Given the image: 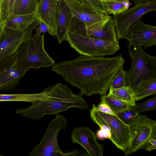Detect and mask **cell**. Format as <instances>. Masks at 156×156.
<instances>
[{
    "label": "cell",
    "mask_w": 156,
    "mask_h": 156,
    "mask_svg": "<svg viewBox=\"0 0 156 156\" xmlns=\"http://www.w3.org/2000/svg\"><path fill=\"white\" fill-rule=\"evenodd\" d=\"M78 0L91 10L106 15L103 1L102 0Z\"/></svg>",
    "instance_id": "27"
},
{
    "label": "cell",
    "mask_w": 156,
    "mask_h": 156,
    "mask_svg": "<svg viewBox=\"0 0 156 156\" xmlns=\"http://www.w3.org/2000/svg\"><path fill=\"white\" fill-rule=\"evenodd\" d=\"M28 70L16 63L0 71V90L7 91L15 88Z\"/></svg>",
    "instance_id": "16"
},
{
    "label": "cell",
    "mask_w": 156,
    "mask_h": 156,
    "mask_svg": "<svg viewBox=\"0 0 156 156\" xmlns=\"http://www.w3.org/2000/svg\"><path fill=\"white\" fill-rule=\"evenodd\" d=\"M106 15L117 14L124 12L129 7V0H108L103 1Z\"/></svg>",
    "instance_id": "22"
},
{
    "label": "cell",
    "mask_w": 156,
    "mask_h": 156,
    "mask_svg": "<svg viewBox=\"0 0 156 156\" xmlns=\"http://www.w3.org/2000/svg\"><path fill=\"white\" fill-rule=\"evenodd\" d=\"M101 100L104 101L116 115L122 112L133 108L130 104L111 95H103Z\"/></svg>",
    "instance_id": "23"
},
{
    "label": "cell",
    "mask_w": 156,
    "mask_h": 156,
    "mask_svg": "<svg viewBox=\"0 0 156 156\" xmlns=\"http://www.w3.org/2000/svg\"><path fill=\"white\" fill-rule=\"evenodd\" d=\"M38 19L35 11L24 15L13 14L4 19L5 27L11 28L21 31H26Z\"/></svg>",
    "instance_id": "18"
},
{
    "label": "cell",
    "mask_w": 156,
    "mask_h": 156,
    "mask_svg": "<svg viewBox=\"0 0 156 156\" xmlns=\"http://www.w3.org/2000/svg\"><path fill=\"white\" fill-rule=\"evenodd\" d=\"M126 39L128 41L127 48L140 46L146 48L155 45L156 27L144 23L140 18L131 26Z\"/></svg>",
    "instance_id": "11"
},
{
    "label": "cell",
    "mask_w": 156,
    "mask_h": 156,
    "mask_svg": "<svg viewBox=\"0 0 156 156\" xmlns=\"http://www.w3.org/2000/svg\"><path fill=\"white\" fill-rule=\"evenodd\" d=\"M90 111L91 119L99 126L104 137L110 140L118 148L124 152L129 139V125L118 116L99 111L94 104Z\"/></svg>",
    "instance_id": "5"
},
{
    "label": "cell",
    "mask_w": 156,
    "mask_h": 156,
    "mask_svg": "<svg viewBox=\"0 0 156 156\" xmlns=\"http://www.w3.org/2000/svg\"><path fill=\"white\" fill-rule=\"evenodd\" d=\"M38 0H16L13 14L24 15L35 12Z\"/></svg>",
    "instance_id": "24"
},
{
    "label": "cell",
    "mask_w": 156,
    "mask_h": 156,
    "mask_svg": "<svg viewBox=\"0 0 156 156\" xmlns=\"http://www.w3.org/2000/svg\"><path fill=\"white\" fill-rule=\"evenodd\" d=\"M138 114L135 112L133 108L119 113L117 115L119 119L124 123L128 125Z\"/></svg>",
    "instance_id": "29"
},
{
    "label": "cell",
    "mask_w": 156,
    "mask_h": 156,
    "mask_svg": "<svg viewBox=\"0 0 156 156\" xmlns=\"http://www.w3.org/2000/svg\"><path fill=\"white\" fill-rule=\"evenodd\" d=\"M135 112L139 114L143 112L155 110L156 109V97L148 99L145 101L140 103L136 104L133 107Z\"/></svg>",
    "instance_id": "25"
},
{
    "label": "cell",
    "mask_w": 156,
    "mask_h": 156,
    "mask_svg": "<svg viewBox=\"0 0 156 156\" xmlns=\"http://www.w3.org/2000/svg\"><path fill=\"white\" fill-rule=\"evenodd\" d=\"M64 0L73 16L82 22L84 27L100 22L108 15L91 10L78 0Z\"/></svg>",
    "instance_id": "15"
},
{
    "label": "cell",
    "mask_w": 156,
    "mask_h": 156,
    "mask_svg": "<svg viewBox=\"0 0 156 156\" xmlns=\"http://www.w3.org/2000/svg\"><path fill=\"white\" fill-rule=\"evenodd\" d=\"M47 126L45 133L41 141L31 151L29 156H83L84 151L75 149L71 151H62L58 144V136L61 129L65 130L68 120L61 114L55 115Z\"/></svg>",
    "instance_id": "3"
},
{
    "label": "cell",
    "mask_w": 156,
    "mask_h": 156,
    "mask_svg": "<svg viewBox=\"0 0 156 156\" xmlns=\"http://www.w3.org/2000/svg\"><path fill=\"white\" fill-rule=\"evenodd\" d=\"M58 17L56 36L59 44L66 41L73 16L64 0H58Z\"/></svg>",
    "instance_id": "17"
},
{
    "label": "cell",
    "mask_w": 156,
    "mask_h": 156,
    "mask_svg": "<svg viewBox=\"0 0 156 156\" xmlns=\"http://www.w3.org/2000/svg\"><path fill=\"white\" fill-rule=\"evenodd\" d=\"M108 95L124 101L134 107L136 105L134 90L131 87L125 86L118 89L109 88Z\"/></svg>",
    "instance_id": "21"
},
{
    "label": "cell",
    "mask_w": 156,
    "mask_h": 156,
    "mask_svg": "<svg viewBox=\"0 0 156 156\" xmlns=\"http://www.w3.org/2000/svg\"><path fill=\"white\" fill-rule=\"evenodd\" d=\"M40 23V21L37 20L25 32L5 27L4 36L0 41V61L16 56L17 51L20 45Z\"/></svg>",
    "instance_id": "10"
},
{
    "label": "cell",
    "mask_w": 156,
    "mask_h": 156,
    "mask_svg": "<svg viewBox=\"0 0 156 156\" xmlns=\"http://www.w3.org/2000/svg\"><path fill=\"white\" fill-rule=\"evenodd\" d=\"M38 27L35 29L36 32L34 35H32L33 37L36 39L40 38L41 36V33H45L48 32V29L47 26L43 22L40 21V23Z\"/></svg>",
    "instance_id": "31"
},
{
    "label": "cell",
    "mask_w": 156,
    "mask_h": 156,
    "mask_svg": "<svg viewBox=\"0 0 156 156\" xmlns=\"http://www.w3.org/2000/svg\"><path fill=\"white\" fill-rule=\"evenodd\" d=\"M156 10V0H153L145 3L135 4L124 12L114 14L118 40L126 39L129 29L134 22L147 13Z\"/></svg>",
    "instance_id": "9"
},
{
    "label": "cell",
    "mask_w": 156,
    "mask_h": 156,
    "mask_svg": "<svg viewBox=\"0 0 156 156\" xmlns=\"http://www.w3.org/2000/svg\"><path fill=\"white\" fill-rule=\"evenodd\" d=\"M127 48L131 64L126 71L127 86L134 90L143 80L156 78V57L148 54L141 46Z\"/></svg>",
    "instance_id": "6"
},
{
    "label": "cell",
    "mask_w": 156,
    "mask_h": 156,
    "mask_svg": "<svg viewBox=\"0 0 156 156\" xmlns=\"http://www.w3.org/2000/svg\"><path fill=\"white\" fill-rule=\"evenodd\" d=\"M125 61L121 54L113 57L80 55L75 59L55 63L51 70L80 89L82 96L106 95Z\"/></svg>",
    "instance_id": "1"
},
{
    "label": "cell",
    "mask_w": 156,
    "mask_h": 156,
    "mask_svg": "<svg viewBox=\"0 0 156 156\" xmlns=\"http://www.w3.org/2000/svg\"><path fill=\"white\" fill-rule=\"evenodd\" d=\"M136 101L156 93V78L143 80L134 90Z\"/></svg>",
    "instance_id": "20"
},
{
    "label": "cell",
    "mask_w": 156,
    "mask_h": 156,
    "mask_svg": "<svg viewBox=\"0 0 156 156\" xmlns=\"http://www.w3.org/2000/svg\"><path fill=\"white\" fill-rule=\"evenodd\" d=\"M5 27L2 10V0H0V41L4 36Z\"/></svg>",
    "instance_id": "32"
},
{
    "label": "cell",
    "mask_w": 156,
    "mask_h": 156,
    "mask_svg": "<svg viewBox=\"0 0 156 156\" xmlns=\"http://www.w3.org/2000/svg\"><path fill=\"white\" fill-rule=\"evenodd\" d=\"M127 75L126 72L121 68L111 85L110 88L113 89L120 88L127 86Z\"/></svg>",
    "instance_id": "26"
},
{
    "label": "cell",
    "mask_w": 156,
    "mask_h": 156,
    "mask_svg": "<svg viewBox=\"0 0 156 156\" xmlns=\"http://www.w3.org/2000/svg\"><path fill=\"white\" fill-rule=\"evenodd\" d=\"M135 4H143L153 0H132Z\"/></svg>",
    "instance_id": "34"
},
{
    "label": "cell",
    "mask_w": 156,
    "mask_h": 156,
    "mask_svg": "<svg viewBox=\"0 0 156 156\" xmlns=\"http://www.w3.org/2000/svg\"><path fill=\"white\" fill-rule=\"evenodd\" d=\"M106 0H102V1H106Z\"/></svg>",
    "instance_id": "35"
},
{
    "label": "cell",
    "mask_w": 156,
    "mask_h": 156,
    "mask_svg": "<svg viewBox=\"0 0 156 156\" xmlns=\"http://www.w3.org/2000/svg\"><path fill=\"white\" fill-rule=\"evenodd\" d=\"M115 27L113 17L108 15L100 22L85 27L84 33L95 39L109 42L117 41Z\"/></svg>",
    "instance_id": "14"
},
{
    "label": "cell",
    "mask_w": 156,
    "mask_h": 156,
    "mask_svg": "<svg viewBox=\"0 0 156 156\" xmlns=\"http://www.w3.org/2000/svg\"><path fill=\"white\" fill-rule=\"evenodd\" d=\"M15 1L16 0H2V10L4 19L13 14Z\"/></svg>",
    "instance_id": "28"
},
{
    "label": "cell",
    "mask_w": 156,
    "mask_h": 156,
    "mask_svg": "<svg viewBox=\"0 0 156 156\" xmlns=\"http://www.w3.org/2000/svg\"><path fill=\"white\" fill-rule=\"evenodd\" d=\"M49 93L46 98L31 102L26 108H18L16 113L33 120H39L47 115H56L70 108H88L82 95L74 94L67 86L57 83L48 87Z\"/></svg>",
    "instance_id": "2"
},
{
    "label": "cell",
    "mask_w": 156,
    "mask_h": 156,
    "mask_svg": "<svg viewBox=\"0 0 156 156\" xmlns=\"http://www.w3.org/2000/svg\"><path fill=\"white\" fill-rule=\"evenodd\" d=\"M66 41L80 55L91 57L113 55L120 49L118 41H105L88 36L83 32H69Z\"/></svg>",
    "instance_id": "7"
},
{
    "label": "cell",
    "mask_w": 156,
    "mask_h": 156,
    "mask_svg": "<svg viewBox=\"0 0 156 156\" xmlns=\"http://www.w3.org/2000/svg\"><path fill=\"white\" fill-rule=\"evenodd\" d=\"M96 108L98 110L103 113L118 116L109 106L103 101L101 100L98 105L96 106Z\"/></svg>",
    "instance_id": "30"
},
{
    "label": "cell",
    "mask_w": 156,
    "mask_h": 156,
    "mask_svg": "<svg viewBox=\"0 0 156 156\" xmlns=\"http://www.w3.org/2000/svg\"><path fill=\"white\" fill-rule=\"evenodd\" d=\"M35 11L38 20L48 27L49 34L56 36L58 14V0H38Z\"/></svg>",
    "instance_id": "13"
},
{
    "label": "cell",
    "mask_w": 156,
    "mask_h": 156,
    "mask_svg": "<svg viewBox=\"0 0 156 156\" xmlns=\"http://www.w3.org/2000/svg\"><path fill=\"white\" fill-rule=\"evenodd\" d=\"M71 137L72 143L83 147L89 156H103L102 145L98 142L94 131L88 126L75 127Z\"/></svg>",
    "instance_id": "12"
},
{
    "label": "cell",
    "mask_w": 156,
    "mask_h": 156,
    "mask_svg": "<svg viewBox=\"0 0 156 156\" xmlns=\"http://www.w3.org/2000/svg\"><path fill=\"white\" fill-rule=\"evenodd\" d=\"M128 125L130 137L125 155L144 149L150 139H156V121L145 115L138 114Z\"/></svg>",
    "instance_id": "8"
},
{
    "label": "cell",
    "mask_w": 156,
    "mask_h": 156,
    "mask_svg": "<svg viewBox=\"0 0 156 156\" xmlns=\"http://www.w3.org/2000/svg\"><path fill=\"white\" fill-rule=\"evenodd\" d=\"M156 149V139H150L144 149L146 151H150Z\"/></svg>",
    "instance_id": "33"
},
{
    "label": "cell",
    "mask_w": 156,
    "mask_h": 156,
    "mask_svg": "<svg viewBox=\"0 0 156 156\" xmlns=\"http://www.w3.org/2000/svg\"><path fill=\"white\" fill-rule=\"evenodd\" d=\"M32 34V32L30 33L19 47L16 63L28 70L52 67L56 63L45 49L44 34L38 39L34 38Z\"/></svg>",
    "instance_id": "4"
},
{
    "label": "cell",
    "mask_w": 156,
    "mask_h": 156,
    "mask_svg": "<svg viewBox=\"0 0 156 156\" xmlns=\"http://www.w3.org/2000/svg\"><path fill=\"white\" fill-rule=\"evenodd\" d=\"M49 93L47 87L42 92L37 93L0 94V101H23L31 103L47 98Z\"/></svg>",
    "instance_id": "19"
}]
</instances>
